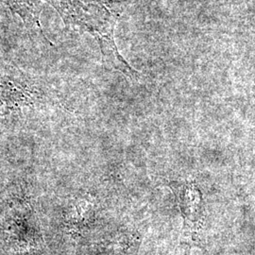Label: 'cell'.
Instances as JSON below:
<instances>
[{"instance_id":"cell-1","label":"cell","mask_w":255,"mask_h":255,"mask_svg":"<svg viewBox=\"0 0 255 255\" xmlns=\"http://www.w3.org/2000/svg\"><path fill=\"white\" fill-rule=\"evenodd\" d=\"M46 1L59 12L67 27L96 38L105 64L129 78L136 76V71L120 54L115 41L116 27L131 0Z\"/></svg>"}]
</instances>
